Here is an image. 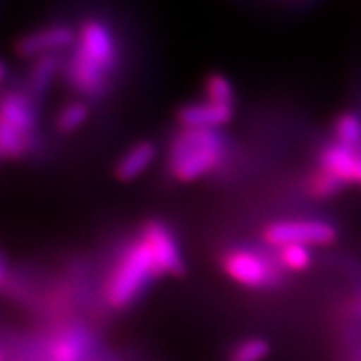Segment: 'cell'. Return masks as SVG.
I'll return each instance as SVG.
<instances>
[{"label": "cell", "mask_w": 361, "mask_h": 361, "mask_svg": "<svg viewBox=\"0 0 361 361\" xmlns=\"http://www.w3.org/2000/svg\"><path fill=\"white\" fill-rule=\"evenodd\" d=\"M121 67V40L102 17H87L78 27V40L66 54L62 79L78 99L92 104L111 92Z\"/></svg>", "instance_id": "6da1fadb"}, {"label": "cell", "mask_w": 361, "mask_h": 361, "mask_svg": "<svg viewBox=\"0 0 361 361\" xmlns=\"http://www.w3.org/2000/svg\"><path fill=\"white\" fill-rule=\"evenodd\" d=\"M164 278L154 252L144 239L135 234L126 241L112 259L102 284V298L107 310L123 313L142 300L156 281Z\"/></svg>", "instance_id": "7a4b0ae2"}, {"label": "cell", "mask_w": 361, "mask_h": 361, "mask_svg": "<svg viewBox=\"0 0 361 361\" xmlns=\"http://www.w3.org/2000/svg\"><path fill=\"white\" fill-rule=\"evenodd\" d=\"M228 151L223 130L179 128L168 146L166 168L178 183H196L214 174L228 159Z\"/></svg>", "instance_id": "3957f363"}, {"label": "cell", "mask_w": 361, "mask_h": 361, "mask_svg": "<svg viewBox=\"0 0 361 361\" xmlns=\"http://www.w3.org/2000/svg\"><path fill=\"white\" fill-rule=\"evenodd\" d=\"M99 355L101 341L92 328L79 319H64L25 340L7 361H92Z\"/></svg>", "instance_id": "277c9868"}, {"label": "cell", "mask_w": 361, "mask_h": 361, "mask_svg": "<svg viewBox=\"0 0 361 361\" xmlns=\"http://www.w3.org/2000/svg\"><path fill=\"white\" fill-rule=\"evenodd\" d=\"M39 104L25 89L0 94V164L20 161L39 146Z\"/></svg>", "instance_id": "5b68a950"}, {"label": "cell", "mask_w": 361, "mask_h": 361, "mask_svg": "<svg viewBox=\"0 0 361 361\" xmlns=\"http://www.w3.org/2000/svg\"><path fill=\"white\" fill-rule=\"evenodd\" d=\"M221 268L231 281L256 291L274 290L284 281L286 271L276 255L259 246H233L221 256Z\"/></svg>", "instance_id": "8992f818"}, {"label": "cell", "mask_w": 361, "mask_h": 361, "mask_svg": "<svg viewBox=\"0 0 361 361\" xmlns=\"http://www.w3.org/2000/svg\"><path fill=\"white\" fill-rule=\"evenodd\" d=\"M263 243L271 250L281 246H328L336 241L338 231L331 223L324 219H278L266 224L263 233Z\"/></svg>", "instance_id": "52a82bcc"}, {"label": "cell", "mask_w": 361, "mask_h": 361, "mask_svg": "<svg viewBox=\"0 0 361 361\" xmlns=\"http://www.w3.org/2000/svg\"><path fill=\"white\" fill-rule=\"evenodd\" d=\"M78 40V27L54 22L30 30L16 42L17 56L29 59L45 56H66Z\"/></svg>", "instance_id": "ba28073f"}, {"label": "cell", "mask_w": 361, "mask_h": 361, "mask_svg": "<svg viewBox=\"0 0 361 361\" xmlns=\"http://www.w3.org/2000/svg\"><path fill=\"white\" fill-rule=\"evenodd\" d=\"M137 233L154 252L164 278L183 276L186 273L183 246H180L179 239L176 236L174 228H171L166 221L157 218L147 219L139 228Z\"/></svg>", "instance_id": "9c48e42d"}, {"label": "cell", "mask_w": 361, "mask_h": 361, "mask_svg": "<svg viewBox=\"0 0 361 361\" xmlns=\"http://www.w3.org/2000/svg\"><path fill=\"white\" fill-rule=\"evenodd\" d=\"M234 111H236V106H228V104L202 97L183 104L176 117H178L179 128L223 130L226 124L231 123Z\"/></svg>", "instance_id": "30bf717a"}, {"label": "cell", "mask_w": 361, "mask_h": 361, "mask_svg": "<svg viewBox=\"0 0 361 361\" xmlns=\"http://www.w3.org/2000/svg\"><path fill=\"white\" fill-rule=\"evenodd\" d=\"M361 159V152L355 149L345 147L338 142H331L324 146L319 152L318 169L331 176L343 186L356 184L358 176V166Z\"/></svg>", "instance_id": "8fae6325"}, {"label": "cell", "mask_w": 361, "mask_h": 361, "mask_svg": "<svg viewBox=\"0 0 361 361\" xmlns=\"http://www.w3.org/2000/svg\"><path fill=\"white\" fill-rule=\"evenodd\" d=\"M157 156H159V147L152 141H139L124 151L117 159L114 166L116 178L123 183L141 178L146 171L154 164Z\"/></svg>", "instance_id": "7c38bea8"}, {"label": "cell", "mask_w": 361, "mask_h": 361, "mask_svg": "<svg viewBox=\"0 0 361 361\" xmlns=\"http://www.w3.org/2000/svg\"><path fill=\"white\" fill-rule=\"evenodd\" d=\"M66 56H45L30 61V69L27 74L25 90L30 97L39 104L51 92L54 82L59 75H62Z\"/></svg>", "instance_id": "4fadbf2b"}, {"label": "cell", "mask_w": 361, "mask_h": 361, "mask_svg": "<svg viewBox=\"0 0 361 361\" xmlns=\"http://www.w3.org/2000/svg\"><path fill=\"white\" fill-rule=\"evenodd\" d=\"M90 117V104L82 99H72L56 112L54 129L57 134L67 135L82 129Z\"/></svg>", "instance_id": "5bb4252c"}, {"label": "cell", "mask_w": 361, "mask_h": 361, "mask_svg": "<svg viewBox=\"0 0 361 361\" xmlns=\"http://www.w3.org/2000/svg\"><path fill=\"white\" fill-rule=\"evenodd\" d=\"M271 346L263 336H247L239 340L228 351L224 361H264L268 358Z\"/></svg>", "instance_id": "9a60e30c"}, {"label": "cell", "mask_w": 361, "mask_h": 361, "mask_svg": "<svg viewBox=\"0 0 361 361\" xmlns=\"http://www.w3.org/2000/svg\"><path fill=\"white\" fill-rule=\"evenodd\" d=\"M276 255L278 263L281 268L286 271H293V273H301V271L310 269L311 263H313V252L308 246L300 245H288L281 246L278 250H273Z\"/></svg>", "instance_id": "2e32d148"}, {"label": "cell", "mask_w": 361, "mask_h": 361, "mask_svg": "<svg viewBox=\"0 0 361 361\" xmlns=\"http://www.w3.org/2000/svg\"><path fill=\"white\" fill-rule=\"evenodd\" d=\"M335 137L341 146L358 151L361 146V117L355 112H343L335 121Z\"/></svg>", "instance_id": "e0dca14e"}, {"label": "cell", "mask_w": 361, "mask_h": 361, "mask_svg": "<svg viewBox=\"0 0 361 361\" xmlns=\"http://www.w3.org/2000/svg\"><path fill=\"white\" fill-rule=\"evenodd\" d=\"M343 189H345L343 184L338 183L336 179H333L331 176L323 173V171H319L318 168L310 176L308 191L316 200H329V197L336 196Z\"/></svg>", "instance_id": "ac0fdd59"}, {"label": "cell", "mask_w": 361, "mask_h": 361, "mask_svg": "<svg viewBox=\"0 0 361 361\" xmlns=\"http://www.w3.org/2000/svg\"><path fill=\"white\" fill-rule=\"evenodd\" d=\"M7 75H8V66L6 64V61H2V59H0V89H2V85L6 84Z\"/></svg>", "instance_id": "d6986e66"}, {"label": "cell", "mask_w": 361, "mask_h": 361, "mask_svg": "<svg viewBox=\"0 0 361 361\" xmlns=\"http://www.w3.org/2000/svg\"><path fill=\"white\" fill-rule=\"evenodd\" d=\"M7 279V264L4 263V259L0 258V284L6 283Z\"/></svg>", "instance_id": "ffe728a7"}, {"label": "cell", "mask_w": 361, "mask_h": 361, "mask_svg": "<svg viewBox=\"0 0 361 361\" xmlns=\"http://www.w3.org/2000/svg\"><path fill=\"white\" fill-rule=\"evenodd\" d=\"M0 361H7V351L0 348Z\"/></svg>", "instance_id": "44dd1931"}, {"label": "cell", "mask_w": 361, "mask_h": 361, "mask_svg": "<svg viewBox=\"0 0 361 361\" xmlns=\"http://www.w3.org/2000/svg\"><path fill=\"white\" fill-rule=\"evenodd\" d=\"M356 184L361 186V159H360V166H358V176H356Z\"/></svg>", "instance_id": "7402d4cb"}, {"label": "cell", "mask_w": 361, "mask_h": 361, "mask_svg": "<svg viewBox=\"0 0 361 361\" xmlns=\"http://www.w3.org/2000/svg\"><path fill=\"white\" fill-rule=\"evenodd\" d=\"M92 361H111V360H109V358H107V356H104V355L101 353V355H99V356H97V358H96V360H92Z\"/></svg>", "instance_id": "603a6c76"}]
</instances>
